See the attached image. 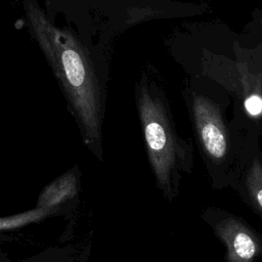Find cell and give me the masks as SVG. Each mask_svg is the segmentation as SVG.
<instances>
[{
    "instance_id": "obj_1",
    "label": "cell",
    "mask_w": 262,
    "mask_h": 262,
    "mask_svg": "<svg viewBox=\"0 0 262 262\" xmlns=\"http://www.w3.org/2000/svg\"><path fill=\"white\" fill-rule=\"evenodd\" d=\"M23 3L28 26L73 108L85 144L102 159L101 92L86 50L71 32L54 25L36 0Z\"/></svg>"
},
{
    "instance_id": "obj_2",
    "label": "cell",
    "mask_w": 262,
    "mask_h": 262,
    "mask_svg": "<svg viewBox=\"0 0 262 262\" xmlns=\"http://www.w3.org/2000/svg\"><path fill=\"white\" fill-rule=\"evenodd\" d=\"M136 106L156 186L166 201L173 202L184 176L192 172V144L180 136L166 101L145 80L137 86Z\"/></svg>"
},
{
    "instance_id": "obj_3",
    "label": "cell",
    "mask_w": 262,
    "mask_h": 262,
    "mask_svg": "<svg viewBox=\"0 0 262 262\" xmlns=\"http://www.w3.org/2000/svg\"><path fill=\"white\" fill-rule=\"evenodd\" d=\"M190 118L200 155L214 188L236 189L257 144L242 139L245 132L233 131L219 105L202 94H192Z\"/></svg>"
},
{
    "instance_id": "obj_4",
    "label": "cell",
    "mask_w": 262,
    "mask_h": 262,
    "mask_svg": "<svg viewBox=\"0 0 262 262\" xmlns=\"http://www.w3.org/2000/svg\"><path fill=\"white\" fill-rule=\"evenodd\" d=\"M225 248V262H255L262 258V235L243 218L218 207L201 215Z\"/></svg>"
},
{
    "instance_id": "obj_5",
    "label": "cell",
    "mask_w": 262,
    "mask_h": 262,
    "mask_svg": "<svg viewBox=\"0 0 262 262\" xmlns=\"http://www.w3.org/2000/svg\"><path fill=\"white\" fill-rule=\"evenodd\" d=\"M235 190L262 219V154L259 147L248 163Z\"/></svg>"
},
{
    "instance_id": "obj_6",
    "label": "cell",
    "mask_w": 262,
    "mask_h": 262,
    "mask_svg": "<svg viewBox=\"0 0 262 262\" xmlns=\"http://www.w3.org/2000/svg\"><path fill=\"white\" fill-rule=\"evenodd\" d=\"M78 178L74 173H68L50 183L40 194L38 206L41 209L52 207L73 198L77 192Z\"/></svg>"
},
{
    "instance_id": "obj_7",
    "label": "cell",
    "mask_w": 262,
    "mask_h": 262,
    "mask_svg": "<svg viewBox=\"0 0 262 262\" xmlns=\"http://www.w3.org/2000/svg\"><path fill=\"white\" fill-rule=\"evenodd\" d=\"M244 108L247 115L254 120L262 118V91L254 89L244 97Z\"/></svg>"
},
{
    "instance_id": "obj_8",
    "label": "cell",
    "mask_w": 262,
    "mask_h": 262,
    "mask_svg": "<svg viewBox=\"0 0 262 262\" xmlns=\"http://www.w3.org/2000/svg\"><path fill=\"white\" fill-rule=\"evenodd\" d=\"M261 24H262V18H261Z\"/></svg>"
}]
</instances>
